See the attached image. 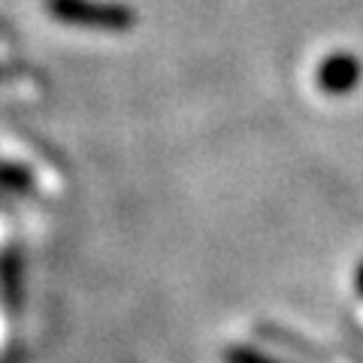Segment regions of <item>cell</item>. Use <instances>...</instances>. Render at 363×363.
<instances>
[{
	"label": "cell",
	"mask_w": 363,
	"mask_h": 363,
	"mask_svg": "<svg viewBox=\"0 0 363 363\" xmlns=\"http://www.w3.org/2000/svg\"><path fill=\"white\" fill-rule=\"evenodd\" d=\"M45 9L64 25L91 30H130L136 13L118 0H45Z\"/></svg>",
	"instance_id": "6da1fadb"
},
{
	"label": "cell",
	"mask_w": 363,
	"mask_h": 363,
	"mask_svg": "<svg viewBox=\"0 0 363 363\" xmlns=\"http://www.w3.org/2000/svg\"><path fill=\"white\" fill-rule=\"evenodd\" d=\"M360 79V67L351 55H333L321 67V85L330 91H348Z\"/></svg>",
	"instance_id": "7a4b0ae2"
}]
</instances>
